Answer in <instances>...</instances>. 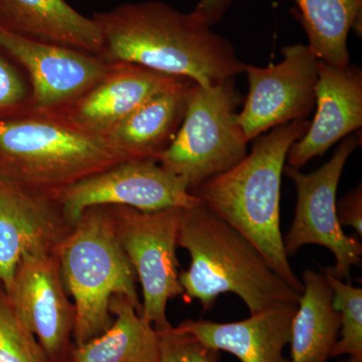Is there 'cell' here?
Wrapping results in <instances>:
<instances>
[{"label": "cell", "instance_id": "cell-1", "mask_svg": "<svg viewBox=\"0 0 362 362\" xmlns=\"http://www.w3.org/2000/svg\"><path fill=\"white\" fill-rule=\"evenodd\" d=\"M103 35L100 58L128 63L214 87L245 73L232 42L199 14L164 2L124 4L92 16Z\"/></svg>", "mask_w": 362, "mask_h": 362}, {"label": "cell", "instance_id": "cell-2", "mask_svg": "<svg viewBox=\"0 0 362 362\" xmlns=\"http://www.w3.org/2000/svg\"><path fill=\"white\" fill-rule=\"evenodd\" d=\"M309 121L277 126L256 138L252 151L230 170L202 182L192 194L258 247L296 291L304 285L293 270L281 232V182L290 147L306 133Z\"/></svg>", "mask_w": 362, "mask_h": 362}, {"label": "cell", "instance_id": "cell-3", "mask_svg": "<svg viewBox=\"0 0 362 362\" xmlns=\"http://www.w3.org/2000/svg\"><path fill=\"white\" fill-rule=\"evenodd\" d=\"M177 245L190 256L189 268L180 274L187 303L197 299L211 310L221 294L233 293L252 315L299 302L302 293L272 268L258 247L204 204L181 209Z\"/></svg>", "mask_w": 362, "mask_h": 362}, {"label": "cell", "instance_id": "cell-4", "mask_svg": "<svg viewBox=\"0 0 362 362\" xmlns=\"http://www.w3.org/2000/svg\"><path fill=\"white\" fill-rule=\"evenodd\" d=\"M126 160L56 117L26 111L0 118V178L37 197L59 202L78 181Z\"/></svg>", "mask_w": 362, "mask_h": 362}, {"label": "cell", "instance_id": "cell-5", "mask_svg": "<svg viewBox=\"0 0 362 362\" xmlns=\"http://www.w3.org/2000/svg\"><path fill=\"white\" fill-rule=\"evenodd\" d=\"M58 257L64 284L75 307V346L110 327V302L117 295L127 297L141 315L137 275L117 239L109 206L86 209L59 247Z\"/></svg>", "mask_w": 362, "mask_h": 362}, {"label": "cell", "instance_id": "cell-6", "mask_svg": "<svg viewBox=\"0 0 362 362\" xmlns=\"http://www.w3.org/2000/svg\"><path fill=\"white\" fill-rule=\"evenodd\" d=\"M240 95L233 78L214 87L192 85L175 139L157 162L187 183L190 192L247 156V139L237 121Z\"/></svg>", "mask_w": 362, "mask_h": 362}, {"label": "cell", "instance_id": "cell-7", "mask_svg": "<svg viewBox=\"0 0 362 362\" xmlns=\"http://www.w3.org/2000/svg\"><path fill=\"white\" fill-rule=\"evenodd\" d=\"M109 209L119 244L141 284V316L158 332L168 330L173 327L166 315L168 301L183 295L176 255L182 209L150 213L124 206Z\"/></svg>", "mask_w": 362, "mask_h": 362}, {"label": "cell", "instance_id": "cell-8", "mask_svg": "<svg viewBox=\"0 0 362 362\" xmlns=\"http://www.w3.org/2000/svg\"><path fill=\"white\" fill-rule=\"evenodd\" d=\"M361 139L358 134L345 137L329 160L308 175L287 164L284 168V175L294 182L297 190L294 220L283 237L286 254L292 256L306 245L325 247L335 258V266L326 270L349 283L352 267L361 265L362 245L356 237L347 235L343 230L338 220L337 195L345 164Z\"/></svg>", "mask_w": 362, "mask_h": 362}, {"label": "cell", "instance_id": "cell-9", "mask_svg": "<svg viewBox=\"0 0 362 362\" xmlns=\"http://www.w3.org/2000/svg\"><path fill=\"white\" fill-rule=\"evenodd\" d=\"M277 65H246L249 94L237 121L247 141L277 126L306 120L316 102L318 59L308 45L282 47Z\"/></svg>", "mask_w": 362, "mask_h": 362}, {"label": "cell", "instance_id": "cell-10", "mask_svg": "<svg viewBox=\"0 0 362 362\" xmlns=\"http://www.w3.org/2000/svg\"><path fill=\"white\" fill-rule=\"evenodd\" d=\"M71 226L93 206H124L150 213L202 204L182 178L154 160H126L78 181L59 199Z\"/></svg>", "mask_w": 362, "mask_h": 362}, {"label": "cell", "instance_id": "cell-11", "mask_svg": "<svg viewBox=\"0 0 362 362\" xmlns=\"http://www.w3.org/2000/svg\"><path fill=\"white\" fill-rule=\"evenodd\" d=\"M0 49L28 71L30 111L45 115L57 113L82 96L114 66L94 54L26 39L1 25Z\"/></svg>", "mask_w": 362, "mask_h": 362}, {"label": "cell", "instance_id": "cell-12", "mask_svg": "<svg viewBox=\"0 0 362 362\" xmlns=\"http://www.w3.org/2000/svg\"><path fill=\"white\" fill-rule=\"evenodd\" d=\"M6 295L51 361L70 362L75 307L64 284L58 254H23Z\"/></svg>", "mask_w": 362, "mask_h": 362}, {"label": "cell", "instance_id": "cell-13", "mask_svg": "<svg viewBox=\"0 0 362 362\" xmlns=\"http://www.w3.org/2000/svg\"><path fill=\"white\" fill-rule=\"evenodd\" d=\"M185 80L134 64H114L96 85L52 116L81 133L103 139L138 107Z\"/></svg>", "mask_w": 362, "mask_h": 362}, {"label": "cell", "instance_id": "cell-14", "mask_svg": "<svg viewBox=\"0 0 362 362\" xmlns=\"http://www.w3.org/2000/svg\"><path fill=\"white\" fill-rule=\"evenodd\" d=\"M74 226L59 202L37 197L0 178V285L8 293L25 252L58 254Z\"/></svg>", "mask_w": 362, "mask_h": 362}, {"label": "cell", "instance_id": "cell-15", "mask_svg": "<svg viewBox=\"0 0 362 362\" xmlns=\"http://www.w3.org/2000/svg\"><path fill=\"white\" fill-rule=\"evenodd\" d=\"M317 110L308 129L288 151L287 165L300 169L337 142L361 130L362 71L356 65L337 68L318 59Z\"/></svg>", "mask_w": 362, "mask_h": 362}, {"label": "cell", "instance_id": "cell-16", "mask_svg": "<svg viewBox=\"0 0 362 362\" xmlns=\"http://www.w3.org/2000/svg\"><path fill=\"white\" fill-rule=\"evenodd\" d=\"M297 306L276 305L235 322L187 319L176 328L211 349L233 354L240 362H290L284 356V349L291 341Z\"/></svg>", "mask_w": 362, "mask_h": 362}, {"label": "cell", "instance_id": "cell-17", "mask_svg": "<svg viewBox=\"0 0 362 362\" xmlns=\"http://www.w3.org/2000/svg\"><path fill=\"white\" fill-rule=\"evenodd\" d=\"M0 25L33 40L100 56L103 35L66 0H0Z\"/></svg>", "mask_w": 362, "mask_h": 362}, {"label": "cell", "instance_id": "cell-18", "mask_svg": "<svg viewBox=\"0 0 362 362\" xmlns=\"http://www.w3.org/2000/svg\"><path fill=\"white\" fill-rule=\"evenodd\" d=\"M194 84L185 80L151 98L103 139L127 160L157 161L180 128Z\"/></svg>", "mask_w": 362, "mask_h": 362}, {"label": "cell", "instance_id": "cell-19", "mask_svg": "<svg viewBox=\"0 0 362 362\" xmlns=\"http://www.w3.org/2000/svg\"><path fill=\"white\" fill-rule=\"evenodd\" d=\"M113 322L99 337L74 347L70 362H160V337L127 297L111 299Z\"/></svg>", "mask_w": 362, "mask_h": 362}, {"label": "cell", "instance_id": "cell-20", "mask_svg": "<svg viewBox=\"0 0 362 362\" xmlns=\"http://www.w3.org/2000/svg\"><path fill=\"white\" fill-rule=\"evenodd\" d=\"M304 290L292 321L291 361L328 362L339 337L341 316L332 305V290L322 272L302 275Z\"/></svg>", "mask_w": 362, "mask_h": 362}, {"label": "cell", "instance_id": "cell-21", "mask_svg": "<svg viewBox=\"0 0 362 362\" xmlns=\"http://www.w3.org/2000/svg\"><path fill=\"white\" fill-rule=\"evenodd\" d=\"M298 20L317 59L337 66L350 65L349 33L361 35L362 0H294Z\"/></svg>", "mask_w": 362, "mask_h": 362}, {"label": "cell", "instance_id": "cell-22", "mask_svg": "<svg viewBox=\"0 0 362 362\" xmlns=\"http://www.w3.org/2000/svg\"><path fill=\"white\" fill-rule=\"evenodd\" d=\"M332 290V305L341 316L339 337L331 357L349 356L362 358V289L331 275L322 268Z\"/></svg>", "mask_w": 362, "mask_h": 362}, {"label": "cell", "instance_id": "cell-23", "mask_svg": "<svg viewBox=\"0 0 362 362\" xmlns=\"http://www.w3.org/2000/svg\"><path fill=\"white\" fill-rule=\"evenodd\" d=\"M0 362H52L0 285Z\"/></svg>", "mask_w": 362, "mask_h": 362}, {"label": "cell", "instance_id": "cell-24", "mask_svg": "<svg viewBox=\"0 0 362 362\" xmlns=\"http://www.w3.org/2000/svg\"><path fill=\"white\" fill-rule=\"evenodd\" d=\"M159 333L160 362H220L221 351L211 349L190 333L171 327Z\"/></svg>", "mask_w": 362, "mask_h": 362}, {"label": "cell", "instance_id": "cell-25", "mask_svg": "<svg viewBox=\"0 0 362 362\" xmlns=\"http://www.w3.org/2000/svg\"><path fill=\"white\" fill-rule=\"evenodd\" d=\"M30 88L18 71L0 56V118L30 111Z\"/></svg>", "mask_w": 362, "mask_h": 362}, {"label": "cell", "instance_id": "cell-26", "mask_svg": "<svg viewBox=\"0 0 362 362\" xmlns=\"http://www.w3.org/2000/svg\"><path fill=\"white\" fill-rule=\"evenodd\" d=\"M337 216L341 226H351L357 235L362 237V187L357 185L354 189L345 194L337 202Z\"/></svg>", "mask_w": 362, "mask_h": 362}, {"label": "cell", "instance_id": "cell-27", "mask_svg": "<svg viewBox=\"0 0 362 362\" xmlns=\"http://www.w3.org/2000/svg\"><path fill=\"white\" fill-rule=\"evenodd\" d=\"M233 1L235 0H199L194 11L209 25L214 26L223 20Z\"/></svg>", "mask_w": 362, "mask_h": 362}, {"label": "cell", "instance_id": "cell-28", "mask_svg": "<svg viewBox=\"0 0 362 362\" xmlns=\"http://www.w3.org/2000/svg\"><path fill=\"white\" fill-rule=\"evenodd\" d=\"M343 362H362V358H359V357H349L347 361Z\"/></svg>", "mask_w": 362, "mask_h": 362}]
</instances>
